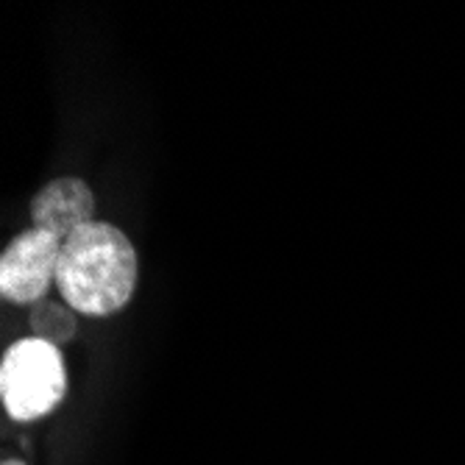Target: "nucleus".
<instances>
[{
	"label": "nucleus",
	"instance_id": "obj_1",
	"mask_svg": "<svg viewBox=\"0 0 465 465\" xmlns=\"http://www.w3.org/2000/svg\"><path fill=\"white\" fill-rule=\"evenodd\" d=\"M140 260L129 234L93 221L62 242L56 290L84 318H112L134 299Z\"/></svg>",
	"mask_w": 465,
	"mask_h": 465
},
{
	"label": "nucleus",
	"instance_id": "obj_2",
	"mask_svg": "<svg viewBox=\"0 0 465 465\" xmlns=\"http://www.w3.org/2000/svg\"><path fill=\"white\" fill-rule=\"evenodd\" d=\"M0 399L17 424L51 415L67 399V362L59 346L39 337L15 341L0 360Z\"/></svg>",
	"mask_w": 465,
	"mask_h": 465
},
{
	"label": "nucleus",
	"instance_id": "obj_3",
	"mask_svg": "<svg viewBox=\"0 0 465 465\" xmlns=\"http://www.w3.org/2000/svg\"><path fill=\"white\" fill-rule=\"evenodd\" d=\"M62 240L42 232L25 229L4 248L0 257V295L9 304L34 307L48 299V290L56 284Z\"/></svg>",
	"mask_w": 465,
	"mask_h": 465
},
{
	"label": "nucleus",
	"instance_id": "obj_4",
	"mask_svg": "<svg viewBox=\"0 0 465 465\" xmlns=\"http://www.w3.org/2000/svg\"><path fill=\"white\" fill-rule=\"evenodd\" d=\"M95 221V195L90 184L75 176H62L39 187L31 198V223L62 242L81 226Z\"/></svg>",
	"mask_w": 465,
	"mask_h": 465
},
{
	"label": "nucleus",
	"instance_id": "obj_5",
	"mask_svg": "<svg viewBox=\"0 0 465 465\" xmlns=\"http://www.w3.org/2000/svg\"><path fill=\"white\" fill-rule=\"evenodd\" d=\"M28 329L31 337H39L51 346H67L78 334V312L67 307L64 302L42 299L34 307H28Z\"/></svg>",
	"mask_w": 465,
	"mask_h": 465
},
{
	"label": "nucleus",
	"instance_id": "obj_6",
	"mask_svg": "<svg viewBox=\"0 0 465 465\" xmlns=\"http://www.w3.org/2000/svg\"><path fill=\"white\" fill-rule=\"evenodd\" d=\"M4 465H28V462H23V460H17V457H9V460H4Z\"/></svg>",
	"mask_w": 465,
	"mask_h": 465
}]
</instances>
